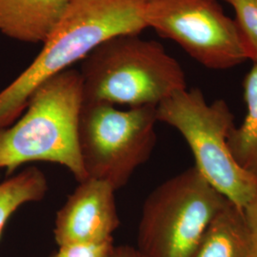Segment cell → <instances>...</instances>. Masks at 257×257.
Wrapping results in <instances>:
<instances>
[{
	"label": "cell",
	"mask_w": 257,
	"mask_h": 257,
	"mask_svg": "<svg viewBox=\"0 0 257 257\" xmlns=\"http://www.w3.org/2000/svg\"><path fill=\"white\" fill-rule=\"evenodd\" d=\"M48 182L37 168H29L0 182V236L10 217L27 203L44 198Z\"/></svg>",
	"instance_id": "obj_12"
},
{
	"label": "cell",
	"mask_w": 257,
	"mask_h": 257,
	"mask_svg": "<svg viewBox=\"0 0 257 257\" xmlns=\"http://www.w3.org/2000/svg\"><path fill=\"white\" fill-rule=\"evenodd\" d=\"M235 13V23L248 59L257 63V0H225Z\"/></svg>",
	"instance_id": "obj_13"
},
{
	"label": "cell",
	"mask_w": 257,
	"mask_h": 257,
	"mask_svg": "<svg viewBox=\"0 0 257 257\" xmlns=\"http://www.w3.org/2000/svg\"><path fill=\"white\" fill-rule=\"evenodd\" d=\"M79 74L83 102L158 106L187 89L182 66L160 43L139 35L104 41L83 59Z\"/></svg>",
	"instance_id": "obj_3"
},
{
	"label": "cell",
	"mask_w": 257,
	"mask_h": 257,
	"mask_svg": "<svg viewBox=\"0 0 257 257\" xmlns=\"http://www.w3.org/2000/svg\"><path fill=\"white\" fill-rule=\"evenodd\" d=\"M227 198L193 167L148 195L138 225L142 257H193L203 234Z\"/></svg>",
	"instance_id": "obj_5"
},
{
	"label": "cell",
	"mask_w": 257,
	"mask_h": 257,
	"mask_svg": "<svg viewBox=\"0 0 257 257\" xmlns=\"http://www.w3.org/2000/svg\"><path fill=\"white\" fill-rule=\"evenodd\" d=\"M145 19L208 69L228 70L248 59L235 21L217 0H147Z\"/></svg>",
	"instance_id": "obj_7"
},
{
	"label": "cell",
	"mask_w": 257,
	"mask_h": 257,
	"mask_svg": "<svg viewBox=\"0 0 257 257\" xmlns=\"http://www.w3.org/2000/svg\"><path fill=\"white\" fill-rule=\"evenodd\" d=\"M193 257H250L244 209L227 200L205 230Z\"/></svg>",
	"instance_id": "obj_10"
},
{
	"label": "cell",
	"mask_w": 257,
	"mask_h": 257,
	"mask_svg": "<svg viewBox=\"0 0 257 257\" xmlns=\"http://www.w3.org/2000/svg\"><path fill=\"white\" fill-rule=\"evenodd\" d=\"M156 116L183 137L193 153L194 168L228 200L245 208L256 196V181L239 167L228 147L235 124L224 99L209 103L200 89L187 88L156 106Z\"/></svg>",
	"instance_id": "obj_4"
},
{
	"label": "cell",
	"mask_w": 257,
	"mask_h": 257,
	"mask_svg": "<svg viewBox=\"0 0 257 257\" xmlns=\"http://www.w3.org/2000/svg\"><path fill=\"white\" fill-rule=\"evenodd\" d=\"M72 0H0V33L28 43H43Z\"/></svg>",
	"instance_id": "obj_9"
},
{
	"label": "cell",
	"mask_w": 257,
	"mask_h": 257,
	"mask_svg": "<svg viewBox=\"0 0 257 257\" xmlns=\"http://www.w3.org/2000/svg\"><path fill=\"white\" fill-rule=\"evenodd\" d=\"M82 103L76 70L69 69L41 85L19 119L0 130V170L10 175L30 162H51L68 169L78 183L86 180L77 141Z\"/></svg>",
	"instance_id": "obj_2"
},
{
	"label": "cell",
	"mask_w": 257,
	"mask_h": 257,
	"mask_svg": "<svg viewBox=\"0 0 257 257\" xmlns=\"http://www.w3.org/2000/svg\"><path fill=\"white\" fill-rule=\"evenodd\" d=\"M147 0H72L34 61L0 92V130L22 115L44 83L119 35L147 29Z\"/></svg>",
	"instance_id": "obj_1"
},
{
	"label": "cell",
	"mask_w": 257,
	"mask_h": 257,
	"mask_svg": "<svg viewBox=\"0 0 257 257\" xmlns=\"http://www.w3.org/2000/svg\"><path fill=\"white\" fill-rule=\"evenodd\" d=\"M113 248V238L99 243L72 244L58 247L54 257H110Z\"/></svg>",
	"instance_id": "obj_14"
},
{
	"label": "cell",
	"mask_w": 257,
	"mask_h": 257,
	"mask_svg": "<svg viewBox=\"0 0 257 257\" xmlns=\"http://www.w3.org/2000/svg\"><path fill=\"white\" fill-rule=\"evenodd\" d=\"M110 257H142L139 253L138 248L122 245V246H114L113 250L110 254Z\"/></svg>",
	"instance_id": "obj_16"
},
{
	"label": "cell",
	"mask_w": 257,
	"mask_h": 257,
	"mask_svg": "<svg viewBox=\"0 0 257 257\" xmlns=\"http://www.w3.org/2000/svg\"><path fill=\"white\" fill-rule=\"evenodd\" d=\"M243 97L247 108L245 119L232 128L227 142L235 162L257 182V63L245 76Z\"/></svg>",
	"instance_id": "obj_11"
},
{
	"label": "cell",
	"mask_w": 257,
	"mask_h": 257,
	"mask_svg": "<svg viewBox=\"0 0 257 257\" xmlns=\"http://www.w3.org/2000/svg\"><path fill=\"white\" fill-rule=\"evenodd\" d=\"M114 193L97 179L79 182L56 214L54 234L58 247L112 238L120 225Z\"/></svg>",
	"instance_id": "obj_8"
},
{
	"label": "cell",
	"mask_w": 257,
	"mask_h": 257,
	"mask_svg": "<svg viewBox=\"0 0 257 257\" xmlns=\"http://www.w3.org/2000/svg\"><path fill=\"white\" fill-rule=\"evenodd\" d=\"M156 106L116 109L104 102H83L77 127L78 150L87 178L117 191L146 163L156 147Z\"/></svg>",
	"instance_id": "obj_6"
},
{
	"label": "cell",
	"mask_w": 257,
	"mask_h": 257,
	"mask_svg": "<svg viewBox=\"0 0 257 257\" xmlns=\"http://www.w3.org/2000/svg\"><path fill=\"white\" fill-rule=\"evenodd\" d=\"M51 257H54V255H53V256H51Z\"/></svg>",
	"instance_id": "obj_17"
},
{
	"label": "cell",
	"mask_w": 257,
	"mask_h": 257,
	"mask_svg": "<svg viewBox=\"0 0 257 257\" xmlns=\"http://www.w3.org/2000/svg\"><path fill=\"white\" fill-rule=\"evenodd\" d=\"M243 209L249 234L250 257H257V195Z\"/></svg>",
	"instance_id": "obj_15"
}]
</instances>
